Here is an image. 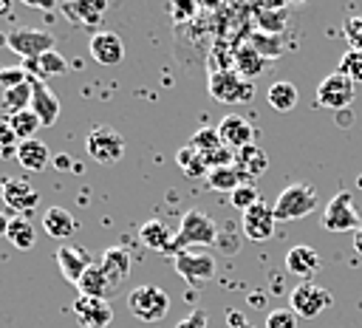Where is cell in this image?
<instances>
[{"mask_svg": "<svg viewBox=\"0 0 362 328\" xmlns=\"http://www.w3.org/2000/svg\"><path fill=\"white\" fill-rule=\"evenodd\" d=\"M8 221H11V218H6V212H0V238H6V232H8Z\"/></svg>", "mask_w": 362, "mask_h": 328, "instance_id": "cell-46", "label": "cell"}, {"mask_svg": "<svg viewBox=\"0 0 362 328\" xmlns=\"http://www.w3.org/2000/svg\"><path fill=\"white\" fill-rule=\"evenodd\" d=\"M235 167H238V172H240L243 181H252L255 184L269 170V156H266V150L260 144H249V147H243V150L235 153Z\"/></svg>", "mask_w": 362, "mask_h": 328, "instance_id": "cell-19", "label": "cell"}, {"mask_svg": "<svg viewBox=\"0 0 362 328\" xmlns=\"http://www.w3.org/2000/svg\"><path fill=\"white\" fill-rule=\"evenodd\" d=\"M51 150L40 141V139H28V141H20V150H17V164L28 172H40L51 164Z\"/></svg>", "mask_w": 362, "mask_h": 328, "instance_id": "cell-25", "label": "cell"}, {"mask_svg": "<svg viewBox=\"0 0 362 328\" xmlns=\"http://www.w3.org/2000/svg\"><path fill=\"white\" fill-rule=\"evenodd\" d=\"M31 110L37 113V119L42 122V127H51V124L59 119V99H57V93H54L45 82H40V79H34Z\"/></svg>", "mask_w": 362, "mask_h": 328, "instance_id": "cell-21", "label": "cell"}, {"mask_svg": "<svg viewBox=\"0 0 362 328\" xmlns=\"http://www.w3.org/2000/svg\"><path fill=\"white\" fill-rule=\"evenodd\" d=\"M232 206L235 209H240V212H246L249 206H255L257 201H260V192H257V187L252 184V181H243V184H238L235 189H232Z\"/></svg>", "mask_w": 362, "mask_h": 328, "instance_id": "cell-37", "label": "cell"}, {"mask_svg": "<svg viewBox=\"0 0 362 328\" xmlns=\"http://www.w3.org/2000/svg\"><path fill=\"white\" fill-rule=\"evenodd\" d=\"M139 238H141V243H144L147 249H153V252H167V254H170L175 232H170V226H167L164 221L150 218V221H144V223L139 226Z\"/></svg>", "mask_w": 362, "mask_h": 328, "instance_id": "cell-24", "label": "cell"}, {"mask_svg": "<svg viewBox=\"0 0 362 328\" xmlns=\"http://www.w3.org/2000/svg\"><path fill=\"white\" fill-rule=\"evenodd\" d=\"M76 221L74 215L65 209V206H51L42 212V229L48 238H57V240H68L74 232H76Z\"/></svg>", "mask_w": 362, "mask_h": 328, "instance_id": "cell-23", "label": "cell"}, {"mask_svg": "<svg viewBox=\"0 0 362 328\" xmlns=\"http://www.w3.org/2000/svg\"><path fill=\"white\" fill-rule=\"evenodd\" d=\"M204 184H206L209 189H215V192H229V195H232V189H235L238 184H243V178H240L238 167H235V164H229V167L209 170V172H206V178H204Z\"/></svg>", "mask_w": 362, "mask_h": 328, "instance_id": "cell-33", "label": "cell"}, {"mask_svg": "<svg viewBox=\"0 0 362 328\" xmlns=\"http://www.w3.org/2000/svg\"><path fill=\"white\" fill-rule=\"evenodd\" d=\"M20 139L14 136L8 119H0V158H17Z\"/></svg>", "mask_w": 362, "mask_h": 328, "instance_id": "cell-39", "label": "cell"}, {"mask_svg": "<svg viewBox=\"0 0 362 328\" xmlns=\"http://www.w3.org/2000/svg\"><path fill=\"white\" fill-rule=\"evenodd\" d=\"M8 124H11V130H14V136H17L20 141L34 139L37 130L42 127V122L37 119V113H34L31 107H28V110H20V113H14V116H8Z\"/></svg>", "mask_w": 362, "mask_h": 328, "instance_id": "cell-35", "label": "cell"}, {"mask_svg": "<svg viewBox=\"0 0 362 328\" xmlns=\"http://www.w3.org/2000/svg\"><path fill=\"white\" fill-rule=\"evenodd\" d=\"M255 23H257V31L283 34L286 25H288V8L286 6H257L255 8Z\"/></svg>", "mask_w": 362, "mask_h": 328, "instance_id": "cell-28", "label": "cell"}, {"mask_svg": "<svg viewBox=\"0 0 362 328\" xmlns=\"http://www.w3.org/2000/svg\"><path fill=\"white\" fill-rule=\"evenodd\" d=\"M206 93L223 105H246L255 99V82L243 79L235 68H212L206 76Z\"/></svg>", "mask_w": 362, "mask_h": 328, "instance_id": "cell-2", "label": "cell"}, {"mask_svg": "<svg viewBox=\"0 0 362 328\" xmlns=\"http://www.w3.org/2000/svg\"><path fill=\"white\" fill-rule=\"evenodd\" d=\"M99 266H102V271H105L110 288H119V286L130 277L133 257H130V252H127L124 246H107L105 254H102V260H99Z\"/></svg>", "mask_w": 362, "mask_h": 328, "instance_id": "cell-18", "label": "cell"}, {"mask_svg": "<svg viewBox=\"0 0 362 328\" xmlns=\"http://www.w3.org/2000/svg\"><path fill=\"white\" fill-rule=\"evenodd\" d=\"M8 11H11V3H8V0H6V3H0V17H6Z\"/></svg>", "mask_w": 362, "mask_h": 328, "instance_id": "cell-48", "label": "cell"}, {"mask_svg": "<svg viewBox=\"0 0 362 328\" xmlns=\"http://www.w3.org/2000/svg\"><path fill=\"white\" fill-rule=\"evenodd\" d=\"M354 249H356V252L362 254V226H359V229L354 232Z\"/></svg>", "mask_w": 362, "mask_h": 328, "instance_id": "cell-47", "label": "cell"}, {"mask_svg": "<svg viewBox=\"0 0 362 328\" xmlns=\"http://www.w3.org/2000/svg\"><path fill=\"white\" fill-rule=\"evenodd\" d=\"M317 204H320V198H317L314 187H308V184H288L277 195V201H274V218H277V223L300 221L308 212H314Z\"/></svg>", "mask_w": 362, "mask_h": 328, "instance_id": "cell-4", "label": "cell"}, {"mask_svg": "<svg viewBox=\"0 0 362 328\" xmlns=\"http://www.w3.org/2000/svg\"><path fill=\"white\" fill-rule=\"evenodd\" d=\"M215 238H218V226H215V221H212L204 209H187V212L181 215L178 229H175L170 254L187 252V249H192V246H212Z\"/></svg>", "mask_w": 362, "mask_h": 328, "instance_id": "cell-1", "label": "cell"}, {"mask_svg": "<svg viewBox=\"0 0 362 328\" xmlns=\"http://www.w3.org/2000/svg\"><path fill=\"white\" fill-rule=\"evenodd\" d=\"M288 297H291V311L300 320H317L334 303L331 291L322 288V286H317V283H300Z\"/></svg>", "mask_w": 362, "mask_h": 328, "instance_id": "cell-9", "label": "cell"}, {"mask_svg": "<svg viewBox=\"0 0 362 328\" xmlns=\"http://www.w3.org/2000/svg\"><path fill=\"white\" fill-rule=\"evenodd\" d=\"M127 311L141 322H156L170 311V297H167L164 288H158L153 283H144V286H136L127 294Z\"/></svg>", "mask_w": 362, "mask_h": 328, "instance_id": "cell-5", "label": "cell"}, {"mask_svg": "<svg viewBox=\"0 0 362 328\" xmlns=\"http://www.w3.org/2000/svg\"><path fill=\"white\" fill-rule=\"evenodd\" d=\"M51 164H54L59 172H68V170H74V161H71V156H68V153H57V156L51 158Z\"/></svg>", "mask_w": 362, "mask_h": 328, "instance_id": "cell-45", "label": "cell"}, {"mask_svg": "<svg viewBox=\"0 0 362 328\" xmlns=\"http://www.w3.org/2000/svg\"><path fill=\"white\" fill-rule=\"evenodd\" d=\"M6 238H8V243H11L14 249H20V252L34 249V243H37L34 223H31L25 215H14V218L8 221V232H6Z\"/></svg>", "mask_w": 362, "mask_h": 328, "instance_id": "cell-29", "label": "cell"}, {"mask_svg": "<svg viewBox=\"0 0 362 328\" xmlns=\"http://www.w3.org/2000/svg\"><path fill=\"white\" fill-rule=\"evenodd\" d=\"M354 99H356V85L348 76H342L339 71L328 74L317 85V105H322L328 110H348Z\"/></svg>", "mask_w": 362, "mask_h": 328, "instance_id": "cell-10", "label": "cell"}, {"mask_svg": "<svg viewBox=\"0 0 362 328\" xmlns=\"http://www.w3.org/2000/svg\"><path fill=\"white\" fill-rule=\"evenodd\" d=\"M173 266L175 274L189 286H206L215 277V257L209 252H192V249L178 252L173 254Z\"/></svg>", "mask_w": 362, "mask_h": 328, "instance_id": "cell-8", "label": "cell"}, {"mask_svg": "<svg viewBox=\"0 0 362 328\" xmlns=\"http://www.w3.org/2000/svg\"><path fill=\"white\" fill-rule=\"evenodd\" d=\"M263 59H277L283 54V40L280 34H266V31H252L246 40Z\"/></svg>", "mask_w": 362, "mask_h": 328, "instance_id": "cell-34", "label": "cell"}, {"mask_svg": "<svg viewBox=\"0 0 362 328\" xmlns=\"http://www.w3.org/2000/svg\"><path fill=\"white\" fill-rule=\"evenodd\" d=\"M297 314L291 308H274L266 314V328H297Z\"/></svg>", "mask_w": 362, "mask_h": 328, "instance_id": "cell-42", "label": "cell"}, {"mask_svg": "<svg viewBox=\"0 0 362 328\" xmlns=\"http://www.w3.org/2000/svg\"><path fill=\"white\" fill-rule=\"evenodd\" d=\"M62 14L68 20H74L76 25H99L102 14H105V3L99 0H76V3H62Z\"/></svg>", "mask_w": 362, "mask_h": 328, "instance_id": "cell-26", "label": "cell"}, {"mask_svg": "<svg viewBox=\"0 0 362 328\" xmlns=\"http://www.w3.org/2000/svg\"><path fill=\"white\" fill-rule=\"evenodd\" d=\"M3 42H6V34H0V45H3Z\"/></svg>", "mask_w": 362, "mask_h": 328, "instance_id": "cell-49", "label": "cell"}, {"mask_svg": "<svg viewBox=\"0 0 362 328\" xmlns=\"http://www.w3.org/2000/svg\"><path fill=\"white\" fill-rule=\"evenodd\" d=\"M320 252L314 246H305V243H297L286 252V271L300 277L303 283H311V277L320 271Z\"/></svg>", "mask_w": 362, "mask_h": 328, "instance_id": "cell-15", "label": "cell"}, {"mask_svg": "<svg viewBox=\"0 0 362 328\" xmlns=\"http://www.w3.org/2000/svg\"><path fill=\"white\" fill-rule=\"evenodd\" d=\"M362 226V218L354 206V195L348 189H339L322 209V229L328 232H356Z\"/></svg>", "mask_w": 362, "mask_h": 328, "instance_id": "cell-6", "label": "cell"}, {"mask_svg": "<svg viewBox=\"0 0 362 328\" xmlns=\"http://www.w3.org/2000/svg\"><path fill=\"white\" fill-rule=\"evenodd\" d=\"M57 266H59V271H62V277L68 280V283H79V277L93 266V257L88 254V249L85 246H76V243H62L59 249H57Z\"/></svg>", "mask_w": 362, "mask_h": 328, "instance_id": "cell-12", "label": "cell"}, {"mask_svg": "<svg viewBox=\"0 0 362 328\" xmlns=\"http://www.w3.org/2000/svg\"><path fill=\"white\" fill-rule=\"evenodd\" d=\"M167 8H170V14H173V17L178 20V23H181L184 17H192V14L198 11V6H195V3H181V6H175V3H170Z\"/></svg>", "mask_w": 362, "mask_h": 328, "instance_id": "cell-44", "label": "cell"}, {"mask_svg": "<svg viewBox=\"0 0 362 328\" xmlns=\"http://www.w3.org/2000/svg\"><path fill=\"white\" fill-rule=\"evenodd\" d=\"M0 195H3V201H6L17 215L31 212V209L37 206V201H40V192H37L28 181H23V178H3Z\"/></svg>", "mask_w": 362, "mask_h": 328, "instance_id": "cell-14", "label": "cell"}, {"mask_svg": "<svg viewBox=\"0 0 362 328\" xmlns=\"http://www.w3.org/2000/svg\"><path fill=\"white\" fill-rule=\"evenodd\" d=\"M359 187H362V175H359Z\"/></svg>", "mask_w": 362, "mask_h": 328, "instance_id": "cell-51", "label": "cell"}, {"mask_svg": "<svg viewBox=\"0 0 362 328\" xmlns=\"http://www.w3.org/2000/svg\"><path fill=\"white\" fill-rule=\"evenodd\" d=\"M218 136H221V141H223L229 150H235V153L243 150V147H249V144H255V127H252L243 116H238V113H229V116L221 119Z\"/></svg>", "mask_w": 362, "mask_h": 328, "instance_id": "cell-16", "label": "cell"}, {"mask_svg": "<svg viewBox=\"0 0 362 328\" xmlns=\"http://www.w3.org/2000/svg\"><path fill=\"white\" fill-rule=\"evenodd\" d=\"M339 74L348 76L354 85L362 82V51H354L348 48L342 57H339Z\"/></svg>", "mask_w": 362, "mask_h": 328, "instance_id": "cell-38", "label": "cell"}, {"mask_svg": "<svg viewBox=\"0 0 362 328\" xmlns=\"http://www.w3.org/2000/svg\"><path fill=\"white\" fill-rule=\"evenodd\" d=\"M240 328H252V325H249V322H243V325H240Z\"/></svg>", "mask_w": 362, "mask_h": 328, "instance_id": "cell-50", "label": "cell"}, {"mask_svg": "<svg viewBox=\"0 0 362 328\" xmlns=\"http://www.w3.org/2000/svg\"><path fill=\"white\" fill-rule=\"evenodd\" d=\"M175 164L181 167V172H184L187 178H198V181H204L206 172H209V167L204 164V156H201L198 150H192L189 144L181 147V150L175 153Z\"/></svg>", "mask_w": 362, "mask_h": 328, "instance_id": "cell-32", "label": "cell"}, {"mask_svg": "<svg viewBox=\"0 0 362 328\" xmlns=\"http://www.w3.org/2000/svg\"><path fill=\"white\" fill-rule=\"evenodd\" d=\"M342 34L354 51H362V14H351L342 23Z\"/></svg>", "mask_w": 362, "mask_h": 328, "instance_id": "cell-41", "label": "cell"}, {"mask_svg": "<svg viewBox=\"0 0 362 328\" xmlns=\"http://www.w3.org/2000/svg\"><path fill=\"white\" fill-rule=\"evenodd\" d=\"M76 291H79V297H99V300H105V297H107L110 283H107V277H105V271H102V266H99V263H93V266L79 277Z\"/></svg>", "mask_w": 362, "mask_h": 328, "instance_id": "cell-30", "label": "cell"}, {"mask_svg": "<svg viewBox=\"0 0 362 328\" xmlns=\"http://www.w3.org/2000/svg\"><path fill=\"white\" fill-rule=\"evenodd\" d=\"M31 96H34V79H28V82H23V85H17V88L3 90L0 105H3V110H6L8 116H14V113L31 107Z\"/></svg>", "mask_w": 362, "mask_h": 328, "instance_id": "cell-31", "label": "cell"}, {"mask_svg": "<svg viewBox=\"0 0 362 328\" xmlns=\"http://www.w3.org/2000/svg\"><path fill=\"white\" fill-rule=\"evenodd\" d=\"M23 68H25V74H28L31 79H40V82H42V79H48V76H62V74L68 71V59L54 48V51L37 57V59H25Z\"/></svg>", "mask_w": 362, "mask_h": 328, "instance_id": "cell-22", "label": "cell"}, {"mask_svg": "<svg viewBox=\"0 0 362 328\" xmlns=\"http://www.w3.org/2000/svg\"><path fill=\"white\" fill-rule=\"evenodd\" d=\"M232 68L243 76V79H257V76H263L266 71H269V59H263L249 42H240L238 48H235V54H232Z\"/></svg>", "mask_w": 362, "mask_h": 328, "instance_id": "cell-20", "label": "cell"}, {"mask_svg": "<svg viewBox=\"0 0 362 328\" xmlns=\"http://www.w3.org/2000/svg\"><path fill=\"white\" fill-rule=\"evenodd\" d=\"M54 34L45 28H11L6 34V45L20 54L23 59H37L48 51H54Z\"/></svg>", "mask_w": 362, "mask_h": 328, "instance_id": "cell-7", "label": "cell"}, {"mask_svg": "<svg viewBox=\"0 0 362 328\" xmlns=\"http://www.w3.org/2000/svg\"><path fill=\"white\" fill-rule=\"evenodd\" d=\"M28 79H31V76L25 74L23 65H3V68H0V88H3V90L17 88V85H23V82H28Z\"/></svg>", "mask_w": 362, "mask_h": 328, "instance_id": "cell-40", "label": "cell"}, {"mask_svg": "<svg viewBox=\"0 0 362 328\" xmlns=\"http://www.w3.org/2000/svg\"><path fill=\"white\" fill-rule=\"evenodd\" d=\"M175 328H206V314L201 311V308H195L189 317H184Z\"/></svg>", "mask_w": 362, "mask_h": 328, "instance_id": "cell-43", "label": "cell"}, {"mask_svg": "<svg viewBox=\"0 0 362 328\" xmlns=\"http://www.w3.org/2000/svg\"><path fill=\"white\" fill-rule=\"evenodd\" d=\"M88 51L99 65H119L124 59V42L116 31H96L88 42Z\"/></svg>", "mask_w": 362, "mask_h": 328, "instance_id": "cell-17", "label": "cell"}, {"mask_svg": "<svg viewBox=\"0 0 362 328\" xmlns=\"http://www.w3.org/2000/svg\"><path fill=\"white\" fill-rule=\"evenodd\" d=\"M189 147H192V150H198L201 156H212L215 150H221V147H226V144L221 141L218 127H198V130H195V136L189 139Z\"/></svg>", "mask_w": 362, "mask_h": 328, "instance_id": "cell-36", "label": "cell"}, {"mask_svg": "<svg viewBox=\"0 0 362 328\" xmlns=\"http://www.w3.org/2000/svg\"><path fill=\"white\" fill-rule=\"evenodd\" d=\"M243 235L249 238V240H255V243H263V240H269L272 235H274V229H277V218H274V204H269V201H257L255 206H249L246 212H243Z\"/></svg>", "mask_w": 362, "mask_h": 328, "instance_id": "cell-11", "label": "cell"}, {"mask_svg": "<svg viewBox=\"0 0 362 328\" xmlns=\"http://www.w3.org/2000/svg\"><path fill=\"white\" fill-rule=\"evenodd\" d=\"M85 150H88V158H93L96 164L113 167L124 156V136L113 124H96L85 139Z\"/></svg>", "mask_w": 362, "mask_h": 328, "instance_id": "cell-3", "label": "cell"}, {"mask_svg": "<svg viewBox=\"0 0 362 328\" xmlns=\"http://www.w3.org/2000/svg\"><path fill=\"white\" fill-rule=\"evenodd\" d=\"M266 99H269V105H272L277 113H291V110L297 107V102H300V90H297L294 82L280 79V82H272V85H269Z\"/></svg>", "mask_w": 362, "mask_h": 328, "instance_id": "cell-27", "label": "cell"}, {"mask_svg": "<svg viewBox=\"0 0 362 328\" xmlns=\"http://www.w3.org/2000/svg\"><path fill=\"white\" fill-rule=\"evenodd\" d=\"M74 317L82 328H107L113 322V308L107 300H99V297H76Z\"/></svg>", "mask_w": 362, "mask_h": 328, "instance_id": "cell-13", "label": "cell"}]
</instances>
